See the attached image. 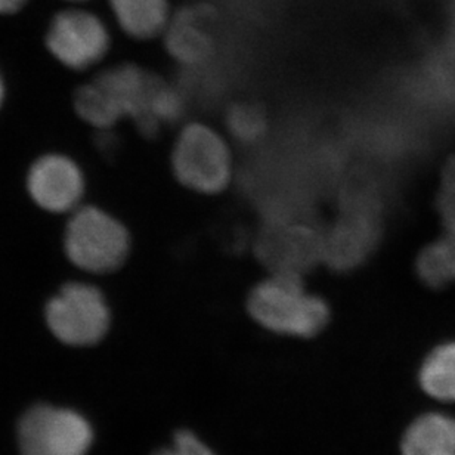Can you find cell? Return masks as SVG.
<instances>
[{
  "label": "cell",
  "instance_id": "cell-1",
  "mask_svg": "<svg viewBox=\"0 0 455 455\" xmlns=\"http://www.w3.org/2000/svg\"><path fill=\"white\" fill-rule=\"evenodd\" d=\"M62 249L77 275L104 278L131 262L135 238L122 216L86 202L64 218Z\"/></svg>",
  "mask_w": 455,
  "mask_h": 455
},
{
  "label": "cell",
  "instance_id": "cell-2",
  "mask_svg": "<svg viewBox=\"0 0 455 455\" xmlns=\"http://www.w3.org/2000/svg\"><path fill=\"white\" fill-rule=\"evenodd\" d=\"M247 311L263 329L283 336L311 339L330 321L324 299L307 291L302 276L274 272L259 283L249 299Z\"/></svg>",
  "mask_w": 455,
  "mask_h": 455
},
{
  "label": "cell",
  "instance_id": "cell-3",
  "mask_svg": "<svg viewBox=\"0 0 455 455\" xmlns=\"http://www.w3.org/2000/svg\"><path fill=\"white\" fill-rule=\"evenodd\" d=\"M44 318L57 340L75 347H86L106 338L113 314L100 285L84 276H75L53 290L44 302Z\"/></svg>",
  "mask_w": 455,
  "mask_h": 455
},
{
  "label": "cell",
  "instance_id": "cell-4",
  "mask_svg": "<svg viewBox=\"0 0 455 455\" xmlns=\"http://www.w3.org/2000/svg\"><path fill=\"white\" fill-rule=\"evenodd\" d=\"M171 169L175 180L189 191L220 194L231 184V149L213 127L200 122L187 123L172 147Z\"/></svg>",
  "mask_w": 455,
  "mask_h": 455
},
{
  "label": "cell",
  "instance_id": "cell-5",
  "mask_svg": "<svg viewBox=\"0 0 455 455\" xmlns=\"http://www.w3.org/2000/svg\"><path fill=\"white\" fill-rule=\"evenodd\" d=\"M110 31L101 18L84 9H64L53 15L44 31L49 57L75 75L100 68L111 51Z\"/></svg>",
  "mask_w": 455,
  "mask_h": 455
},
{
  "label": "cell",
  "instance_id": "cell-6",
  "mask_svg": "<svg viewBox=\"0 0 455 455\" xmlns=\"http://www.w3.org/2000/svg\"><path fill=\"white\" fill-rule=\"evenodd\" d=\"M30 202L49 216L66 218L88 202V175L82 163L64 151H46L30 163L26 173Z\"/></svg>",
  "mask_w": 455,
  "mask_h": 455
},
{
  "label": "cell",
  "instance_id": "cell-7",
  "mask_svg": "<svg viewBox=\"0 0 455 455\" xmlns=\"http://www.w3.org/2000/svg\"><path fill=\"white\" fill-rule=\"evenodd\" d=\"M92 443L91 423L68 408L36 405L18 425L21 455H88Z\"/></svg>",
  "mask_w": 455,
  "mask_h": 455
},
{
  "label": "cell",
  "instance_id": "cell-8",
  "mask_svg": "<svg viewBox=\"0 0 455 455\" xmlns=\"http://www.w3.org/2000/svg\"><path fill=\"white\" fill-rule=\"evenodd\" d=\"M380 234L379 220L367 209H349L323 236L324 259L334 269H350L367 258Z\"/></svg>",
  "mask_w": 455,
  "mask_h": 455
},
{
  "label": "cell",
  "instance_id": "cell-9",
  "mask_svg": "<svg viewBox=\"0 0 455 455\" xmlns=\"http://www.w3.org/2000/svg\"><path fill=\"white\" fill-rule=\"evenodd\" d=\"M263 256L274 272H303L324 259V241L309 228L302 225H281L272 229L263 240Z\"/></svg>",
  "mask_w": 455,
  "mask_h": 455
},
{
  "label": "cell",
  "instance_id": "cell-10",
  "mask_svg": "<svg viewBox=\"0 0 455 455\" xmlns=\"http://www.w3.org/2000/svg\"><path fill=\"white\" fill-rule=\"evenodd\" d=\"M206 24V12L197 8L172 15L163 33L167 53L182 66L194 67L207 61L213 52V39Z\"/></svg>",
  "mask_w": 455,
  "mask_h": 455
},
{
  "label": "cell",
  "instance_id": "cell-11",
  "mask_svg": "<svg viewBox=\"0 0 455 455\" xmlns=\"http://www.w3.org/2000/svg\"><path fill=\"white\" fill-rule=\"evenodd\" d=\"M120 30L135 40L163 36L171 22L169 0H108Z\"/></svg>",
  "mask_w": 455,
  "mask_h": 455
},
{
  "label": "cell",
  "instance_id": "cell-12",
  "mask_svg": "<svg viewBox=\"0 0 455 455\" xmlns=\"http://www.w3.org/2000/svg\"><path fill=\"white\" fill-rule=\"evenodd\" d=\"M403 455H455V419L429 412L408 426L401 443Z\"/></svg>",
  "mask_w": 455,
  "mask_h": 455
},
{
  "label": "cell",
  "instance_id": "cell-13",
  "mask_svg": "<svg viewBox=\"0 0 455 455\" xmlns=\"http://www.w3.org/2000/svg\"><path fill=\"white\" fill-rule=\"evenodd\" d=\"M421 389L432 398L455 403V341L432 350L419 374Z\"/></svg>",
  "mask_w": 455,
  "mask_h": 455
},
{
  "label": "cell",
  "instance_id": "cell-14",
  "mask_svg": "<svg viewBox=\"0 0 455 455\" xmlns=\"http://www.w3.org/2000/svg\"><path fill=\"white\" fill-rule=\"evenodd\" d=\"M441 240L426 247L417 259V272L429 287H445L455 281V225L445 227Z\"/></svg>",
  "mask_w": 455,
  "mask_h": 455
},
{
  "label": "cell",
  "instance_id": "cell-15",
  "mask_svg": "<svg viewBox=\"0 0 455 455\" xmlns=\"http://www.w3.org/2000/svg\"><path fill=\"white\" fill-rule=\"evenodd\" d=\"M228 129L243 144H254L267 132V117L259 107L238 104L228 111Z\"/></svg>",
  "mask_w": 455,
  "mask_h": 455
},
{
  "label": "cell",
  "instance_id": "cell-16",
  "mask_svg": "<svg viewBox=\"0 0 455 455\" xmlns=\"http://www.w3.org/2000/svg\"><path fill=\"white\" fill-rule=\"evenodd\" d=\"M436 206L443 225H455V156L450 158L443 167Z\"/></svg>",
  "mask_w": 455,
  "mask_h": 455
},
{
  "label": "cell",
  "instance_id": "cell-17",
  "mask_svg": "<svg viewBox=\"0 0 455 455\" xmlns=\"http://www.w3.org/2000/svg\"><path fill=\"white\" fill-rule=\"evenodd\" d=\"M154 455H216L198 438L197 435L189 430H180L173 438L172 447L163 448Z\"/></svg>",
  "mask_w": 455,
  "mask_h": 455
},
{
  "label": "cell",
  "instance_id": "cell-18",
  "mask_svg": "<svg viewBox=\"0 0 455 455\" xmlns=\"http://www.w3.org/2000/svg\"><path fill=\"white\" fill-rule=\"evenodd\" d=\"M28 0H0V15H15L26 6Z\"/></svg>",
  "mask_w": 455,
  "mask_h": 455
},
{
  "label": "cell",
  "instance_id": "cell-19",
  "mask_svg": "<svg viewBox=\"0 0 455 455\" xmlns=\"http://www.w3.org/2000/svg\"><path fill=\"white\" fill-rule=\"evenodd\" d=\"M8 80H6V76H4L2 67H0V113L4 111V106H6V101H8Z\"/></svg>",
  "mask_w": 455,
  "mask_h": 455
},
{
  "label": "cell",
  "instance_id": "cell-20",
  "mask_svg": "<svg viewBox=\"0 0 455 455\" xmlns=\"http://www.w3.org/2000/svg\"><path fill=\"white\" fill-rule=\"evenodd\" d=\"M70 2H84V0H70Z\"/></svg>",
  "mask_w": 455,
  "mask_h": 455
}]
</instances>
